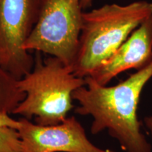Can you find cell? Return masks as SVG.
I'll return each mask as SVG.
<instances>
[{"instance_id":"3957f363","label":"cell","mask_w":152,"mask_h":152,"mask_svg":"<svg viewBox=\"0 0 152 152\" xmlns=\"http://www.w3.org/2000/svg\"><path fill=\"white\" fill-rule=\"evenodd\" d=\"M37 52L34 67L17 80V86L26 94L13 113L30 120L36 124L54 125L67 118L74 107L73 93L85 85V78L76 76L71 66L54 56L42 59Z\"/></svg>"},{"instance_id":"8992f818","label":"cell","mask_w":152,"mask_h":152,"mask_svg":"<svg viewBox=\"0 0 152 152\" xmlns=\"http://www.w3.org/2000/svg\"><path fill=\"white\" fill-rule=\"evenodd\" d=\"M19 121L20 152H115L94 145L74 116L54 125L35 124L25 118Z\"/></svg>"},{"instance_id":"4fadbf2b","label":"cell","mask_w":152,"mask_h":152,"mask_svg":"<svg viewBox=\"0 0 152 152\" xmlns=\"http://www.w3.org/2000/svg\"></svg>"},{"instance_id":"277c9868","label":"cell","mask_w":152,"mask_h":152,"mask_svg":"<svg viewBox=\"0 0 152 152\" xmlns=\"http://www.w3.org/2000/svg\"><path fill=\"white\" fill-rule=\"evenodd\" d=\"M81 0H40L38 18L25 45L73 68L78 49L83 9Z\"/></svg>"},{"instance_id":"8fae6325","label":"cell","mask_w":152,"mask_h":152,"mask_svg":"<svg viewBox=\"0 0 152 152\" xmlns=\"http://www.w3.org/2000/svg\"><path fill=\"white\" fill-rule=\"evenodd\" d=\"M143 123L144 126L147 128L148 133H149L152 138V115L144 117L143 119Z\"/></svg>"},{"instance_id":"30bf717a","label":"cell","mask_w":152,"mask_h":152,"mask_svg":"<svg viewBox=\"0 0 152 152\" xmlns=\"http://www.w3.org/2000/svg\"><path fill=\"white\" fill-rule=\"evenodd\" d=\"M20 128V121L13 119L9 113L0 111V130L4 128H12L18 130Z\"/></svg>"},{"instance_id":"7a4b0ae2","label":"cell","mask_w":152,"mask_h":152,"mask_svg":"<svg viewBox=\"0 0 152 152\" xmlns=\"http://www.w3.org/2000/svg\"><path fill=\"white\" fill-rule=\"evenodd\" d=\"M151 16L152 3L144 0L83 11L74 74L81 78L91 75Z\"/></svg>"},{"instance_id":"7c38bea8","label":"cell","mask_w":152,"mask_h":152,"mask_svg":"<svg viewBox=\"0 0 152 152\" xmlns=\"http://www.w3.org/2000/svg\"><path fill=\"white\" fill-rule=\"evenodd\" d=\"M93 0H81L80 5L83 9H85L92 6Z\"/></svg>"},{"instance_id":"52a82bcc","label":"cell","mask_w":152,"mask_h":152,"mask_svg":"<svg viewBox=\"0 0 152 152\" xmlns=\"http://www.w3.org/2000/svg\"><path fill=\"white\" fill-rule=\"evenodd\" d=\"M152 61V16L137 28L115 53L91 74L101 85L130 69L137 71Z\"/></svg>"},{"instance_id":"ba28073f","label":"cell","mask_w":152,"mask_h":152,"mask_svg":"<svg viewBox=\"0 0 152 152\" xmlns=\"http://www.w3.org/2000/svg\"><path fill=\"white\" fill-rule=\"evenodd\" d=\"M25 97L26 94L19 90L16 80L0 68V111L13 113Z\"/></svg>"},{"instance_id":"5b68a950","label":"cell","mask_w":152,"mask_h":152,"mask_svg":"<svg viewBox=\"0 0 152 152\" xmlns=\"http://www.w3.org/2000/svg\"><path fill=\"white\" fill-rule=\"evenodd\" d=\"M40 0H0V68L19 80L35 60L24 48L38 18Z\"/></svg>"},{"instance_id":"9c48e42d","label":"cell","mask_w":152,"mask_h":152,"mask_svg":"<svg viewBox=\"0 0 152 152\" xmlns=\"http://www.w3.org/2000/svg\"><path fill=\"white\" fill-rule=\"evenodd\" d=\"M21 142L18 131L12 128L0 130V152H20Z\"/></svg>"},{"instance_id":"6da1fadb","label":"cell","mask_w":152,"mask_h":152,"mask_svg":"<svg viewBox=\"0 0 152 152\" xmlns=\"http://www.w3.org/2000/svg\"><path fill=\"white\" fill-rule=\"evenodd\" d=\"M152 78V61L116 85H101L91 76L73 93L78 102L75 113L90 115L94 135L107 130L125 152H151V146L141 131L137 108L144 87Z\"/></svg>"}]
</instances>
